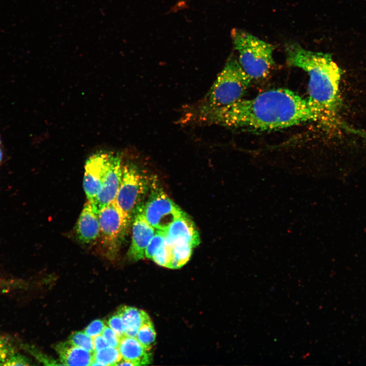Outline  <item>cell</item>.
<instances>
[{"instance_id":"obj_23","label":"cell","mask_w":366,"mask_h":366,"mask_svg":"<svg viewBox=\"0 0 366 366\" xmlns=\"http://www.w3.org/2000/svg\"><path fill=\"white\" fill-rule=\"evenodd\" d=\"M107 324L115 331L120 339L126 336L122 319L117 312L108 319Z\"/></svg>"},{"instance_id":"obj_24","label":"cell","mask_w":366,"mask_h":366,"mask_svg":"<svg viewBox=\"0 0 366 366\" xmlns=\"http://www.w3.org/2000/svg\"><path fill=\"white\" fill-rule=\"evenodd\" d=\"M21 346L39 361L45 365H60L59 363H57L53 359L43 354L33 346L28 344H22Z\"/></svg>"},{"instance_id":"obj_8","label":"cell","mask_w":366,"mask_h":366,"mask_svg":"<svg viewBox=\"0 0 366 366\" xmlns=\"http://www.w3.org/2000/svg\"><path fill=\"white\" fill-rule=\"evenodd\" d=\"M111 152L100 151L91 155L84 166L83 188L88 200L96 202L108 169Z\"/></svg>"},{"instance_id":"obj_27","label":"cell","mask_w":366,"mask_h":366,"mask_svg":"<svg viewBox=\"0 0 366 366\" xmlns=\"http://www.w3.org/2000/svg\"><path fill=\"white\" fill-rule=\"evenodd\" d=\"M30 362L27 357L16 351L9 357L4 365H29Z\"/></svg>"},{"instance_id":"obj_30","label":"cell","mask_w":366,"mask_h":366,"mask_svg":"<svg viewBox=\"0 0 366 366\" xmlns=\"http://www.w3.org/2000/svg\"><path fill=\"white\" fill-rule=\"evenodd\" d=\"M0 145H1V140H0Z\"/></svg>"},{"instance_id":"obj_19","label":"cell","mask_w":366,"mask_h":366,"mask_svg":"<svg viewBox=\"0 0 366 366\" xmlns=\"http://www.w3.org/2000/svg\"><path fill=\"white\" fill-rule=\"evenodd\" d=\"M68 341L72 345L82 348L90 353L95 352L93 339L83 331H75L70 336Z\"/></svg>"},{"instance_id":"obj_4","label":"cell","mask_w":366,"mask_h":366,"mask_svg":"<svg viewBox=\"0 0 366 366\" xmlns=\"http://www.w3.org/2000/svg\"><path fill=\"white\" fill-rule=\"evenodd\" d=\"M231 37L238 62L251 78L261 79L267 76L274 64V46L240 29H233Z\"/></svg>"},{"instance_id":"obj_26","label":"cell","mask_w":366,"mask_h":366,"mask_svg":"<svg viewBox=\"0 0 366 366\" xmlns=\"http://www.w3.org/2000/svg\"><path fill=\"white\" fill-rule=\"evenodd\" d=\"M101 335L105 339L109 346L118 348L120 339L109 326L105 325Z\"/></svg>"},{"instance_id":"obj_11","label":"cell","mask_w":366,"mask_h":366,"mask_svg":"<svg viewBox=\"0 0 366 366\" xmlns=\"http://www.w3.org/2000/svg\"><path fill=\"white\" fill-rule=\"evenodd\" d=\"M75 231L78 240L82 243H93L99 238V209L95 202L87 200L78 219Z\"/></svg>"},{"instance_id":"obj_17","label":"cell","mask_w":366,"mask_h":366,"mask_svg":"<svg viewBox=\"0 0 366 366\" xmlns=\"http://www.w3.org/2000/svg\"><path fill=\"white\" fill-rule=\"evenodd\" d=\"M193 248L187 244L172 246V261L170 268H178L184 265L190 259Z\"/></svg>"},{"instance_id":"obj_14","label":"cell","mask_w":366,"mask_h":366,"mask_svg":"<svg viewBox=\"0 0 366 366\" xmlns=\"http://www.w3.org/2000/svg\"><path fill=\"white\" fill-rule=\"evenodd\" d=\"M54 349L62 365H91L93 353L75 346L68 341L56 344Z\"/></svg>"},{"instance_id":"obj_16","label":"cell","mask_w":366,"mask_h":366,"mask_svg":"<svg viewBox=\"0 0 366 366\" xmlns=\"http://www.w3.org/2000/svg\"><path fill=\"white\" fill-rule=\"evenodd\" d=\"M121 359L118 349L109 346L94 352L91 365H116Z\"/></svg>"},{"instance_id":"obj_10","label":"cell","mask_w":366,"mask_h":366,"mask_svg":"<svg viewBox=\"0 0 366 366\" xmlns=\"http://www.w3.org/2000/svg\"><path fill=\"white\" fill-rule=\"evenodd\" d=\"M122 171L120 156L111 152L109 166L96 200L99 210L115 200L121 183Z\"/></svg>"},{"instance_id":"obj_1","label":"cell","mask_w":366,"mask_h":366,"mask_svg":"<svg viewBox=\"0 0 366 366\" xmlns=\"http://www.w3.org/2000/svg\"><path fill=\"white\" fill-rule=\"evenodd\" d=\"M191 121L251 132L278 130L314 121L326 125L323 114L309 98L282 88L268 90L224 107L195 110Z\"/></svg>"},{"instance_id":"obj_5","label":"cell","mask_w":366,"mask_h":366,"mask_svg":"<svg viewBox=\"0 0 366 366\" xmlns=\"http://www.w3.org/2000/svg\"><path fill=\"white\" fill-rule=\"evenodd\" d=\"M151 184L150 178L135 164L123 165L121 183L114 202L129 223Z\"/></svg>"},{"instance_id":"obj_22","label":"cell","mask_w":366,"mask_h":366,"mask_svg":"<svg viewBox=\"0 0 366 366\" xmlns=\"http://www.w3.org/2000/svg\"><path fill=\"white\" fill-rule=\"evenodd\" d=\"M16 351L12 341L0 334V365H4L9 357Z\"/></svg>"},{"instance_id":"obj_28","label":"cell","mask_w":366,"mask_h":366,"mask_svg":"<svg viewBox=\"0 0 366 366\" xmlns=\"http://www.w3.org/2000/svg\"><path fill=\"white\" fill-rule=\"evenodd\" d=\"M93 339L95 351L109 346L105 339L101 334L97 336Z\"/></svg>"},{"instance_id":"obj_3","label":"cell","mask_w":366,"mask_h":366,"mask_svg":"<svg viewBox=\"0 0 366 366\" xmlns=\"http://www.w3.org/2000/svg\"><path fill=\"white\" fill-rule=\"evenodd\" d=\"M252 80L242 69L238 59L232 55L204 97L191 108L203 110L233 104L242 99Z\"/></svg>"},{"instance_id":"obj_9","label":"cell","mask_w":366,"mask_h":366,"mask_svg":"<svg viewBox=\"0 0 366 366\" xmlns=\"http://www.w3.org/2000/svg\"><path fill=\"white\" fill-rule=\"evenodd\" d=\"M155 232L156 229L147 221L144 213V204L141 203L133 215L132 239L128 252L130 260L137 261L145 256V249Z\"/></svg>"},{"instance_id":"obj_29","label":"cell","mask_w":366,"mask_h":366,"mask_svg":"<svg viewBox=\"0 0 366 366\" xmlns=\"http://www.w3.org/2000/svg\"><path fill=\"white\" fill-rule=\"evenodd\" d=\"M2 158H3V152H2V149L0 148V163L2 161Z\"/></svg>"},{"instance_id":"obj_6","label":"cell","mask_w":366,"mask_h":366,"mask_svg":"<svg viewBox=\"0 0 366 366\" xmlns=\"http://www.w3.org/2000/svg\"><path fill=\"white\" fill-rule=\"evenodd\" d=\"M100 242L109 258L117 254L129 223L114 201L99 210Z\"/></svg>"},{"instance_id":"obj_25","label":"cell","mask_w":366,"mask_h":366,"mask_svg":"<svg viewBox=\"0 0 366 366\" xmlns=\"http://www.w3.org/2000/svg\"><path fill=\"white\" fill-rule=\"evenodd\" d=\"M104 321L100 319L93 321L84 329V331L92 338L101 334L105 326Z\"/></svg>"},{"instance_id":"obj_7","label":"cell","mask_w":366,"mask_h":366,"mask_svg":"<svg viewBox=\"0 0 366 366\" xmlns=\"http://www.w3.org/2000/svg\"><path fill=\"white\" fill-rule=\"evenodd\" d=\"M150 193L144 204V213L148 223L156 230L165 231L177 219L186 215L161 188L152 182Z\"/></svg>"},{"instance_id":"obj_18","label":"cell","mask_w":366,"mask_h":366,"mask_svg":"<svg viewBox=\"0 0 366 366\" xmlns=\"http://www.w3.org/2000/svg\"><path fill=\"white\" fill-rule=\"evenodd\" d=\"M156 337L154 325L149 320L144 323L139 328L136 338L147 349L150 350Z\"/></svg>"},{"instance_id":"obj_21","label":"cell","mask_w":366,"mask_h":366,"mask_svg":"<svg viewBox=\"0 0 366 366\" xmlns=\"http://www.w3.org/2000/svg\"><path fill=\"white\" fill-rule=\"evenodd\" d=\"M172 258V246L168 243L166 240L164 245L156 253L152 260L158 265L170 268Z\"/></svg>"},{"instance_id":"obj_2","label":"cell","mask_w":366,"mask_h":366,"mask_svg":"<svg viewBox=\"0 0 366 366\" xmlns=\"http://www.w3.org/2000/svg\"><path fill=\"white\" fill-rule=\"evenodd\" d=\"M285 51L287 64L308 74L309 99L321 111L326 125L361 135L362 131L352 128L340 116V82L343 72L332 60L331 54L305 49L296 42L287 43Z\"/></svg>"},{"instance_id":"obj_12","label":"cell","mask_w":366,"mask_h":366,"mask_svg":"<svg viewBox=\"0 0 366 366\" xmlns=\"http://www.w3.org/2000/svg\"><path fill=\"white\" fill-rule=\"evenodd\" d=\"M165 232L166 241L171 246L187 244L194 248L200 242L195 225L187 214L173 222Z\"/></svg>"},{"instance_id":"obj_20","label":"cell","mask_w":366,"mask_h":366,"mask_svg":"<svg viewBox=\"0 0 366 366\" xmlns=\"http://www.w3.org/2000/svg\"><path fill=\"white\" fill-rule=\"evenodd\" d=\"M166 241L165 232L156 230L155 233L148 243L145 251V256L152 259L156 253Z\"/></svg>"},{"instance_id":"obj_15","label":"cell","mask_w":366,"mask_h":366,"mask_svg":"<svg viewBox=\"0 0 366 366\" xmlns=\"http://www.w3.org/2000/svg\"><path fill=\"white\" fill-rule=\"evenodd\" d=\"M117 313L122 319L126 335L130 337L135 338L142 325L150 320L145 312L133 307L122 306Z\"/></svg>"},{"instance_id":"obj_13","label":"cell","mask_w":366,"mask_h":366,"mask_svg":"<svg viewBox=\"0 0 366 366\" xmlns=\"http://www.w3.org/2000/svg\"><path fill=\"white\" fill-rule=\"evenodd\" d=\"M118 350L122 359L130 361L133 365L148 364L151 354L136 338L125 336L120 339Z\"/></svg>"}]
</instances>
